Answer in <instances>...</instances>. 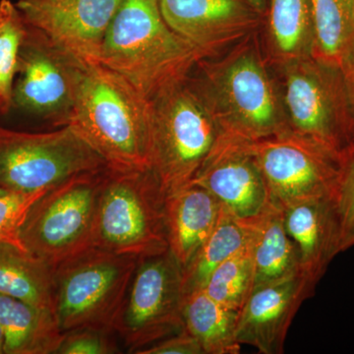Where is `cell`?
Segmentation results:
<instances>
[{
    "label": "cell",
    "mask_w": 354,
    "mask_h": 354,
    "mask_svg": "<svg viewBox=\"0 0 354 354\" xmlns=\"http://www.w3.org/2000/svg\"><path fill=\"white\" fill-rule=\"evenodd\" d=\"M68 125L109 169H151V104L136 88L102 64H77Z\"/></svg>",
    "instance_id": "cell-1"
},
{
    "label": "cell",
    "mask_w": 354,
    "mask_h": 354,
    "mask_svg": "<svg viewBox=\"0 0 354 354\" xmlns=\"http://www.w3.org/2000/svg\"><path fill=\"white\" fill-rule=\"evenodd\" d=\"M204 55L167 24L158 0H121L102 41L99 64L150 101L186 77Z\"/></svg>",
    "instance_id": "cell-2"
},
{
    "label": "cell",
    "mask_w": 354,
    "mask_h": 354,
    "mask_svg": "<svg viewBox=\"0 0 354 354\" xmlns=\"http://www.w3.org/2000/svg\"><path fill=\"white\" fill-rule=\"evenodd\" d=\"M151 169L165 197L196 178L225 131L205 91L186 77L150 100Z\"/></svg>",
    "instance_id": "cell-3"
},
{
    "label": "cell",
    "mask_w": 354,
    "mask_h": 354,
    "mask_svg": "<svg viewBox=\"0 0 354 354\" xmlns=\"http://www.w3.org/2000/svg\"><path fill=\"white\" fill-rule=\"evenodd\" d=\"M138 262L91 247L53 268L55 313L64 333L115 332Z\"/></svg>",
    "instance_id": "cell-4"
},
{
    "label": "cell",
    "mask_w": 354,
    "mask_h": 354,
    "mask_svg": "<svg viewBox=\"0 0 354 354\" xmlns=\"http://www.w3.org/2000/svg\"><path fill=\"white\" fill-rule=\"evenodd\" d=\"M93 246L139 261L169 251L165 195L150 169H109L97 206Z\"/></svg>",
    "instance_id": "cell-5"
},
{
    "label": "cell",
    "mask_w": 354,
    "mask_h": 354,
    "mask_svg": "<svg viewBox=\"0 0 354 354\" xmlns=\"http://www.w3.org/2000/svg\"><path fill=\"white\" fill-rule=\"evenodd\" d=\"M109 167L69 177L32 205L20 230L26 250L55 268L93 246Z\"/></svg>",
    "instance_id": "cell-6"
},
{
    "label": "cell",
    "mask_w": 354,
    "mask_h": 354,
    "mask_svg": "<svg viewBox=\"0 0 354 354\" xmlns=\"http://www.w3.org/2000/svg\"><path fill=\"white\" fill-rule=\"evenodd\" d=\"M286 73L288 129L339 155L354 141V118L339 67L306 57Z\"/></svg>",
    "instance_id": "cell-7"
},
{
    "label": "cell",
    "mask_w": 354,
    "mask_h": 354,
    "mask_svg": "<svg viewBox=\"0 0 354 354\" xmlns=\"http://www.w3.org/2000/svg\"><path fill=\"white\" fill-rule=\"evenodd\" d=\"M104 167L102 158L68 125L44 133L0 127V188L8 192L51 188L69 177Z\"/></svg>",
    "instance_id": "cell-8"
},
{
    "label": "cell",
    "mask_w": 354,
    "mask_h": 354,
    "mask_svg": "<svg viewBox=\"0 0 354 354\" xmlns=\"http://www.w3.org/2000/svg\"><path fill=\"white\" fill-rule=\"evenodd\" d=\"M205 93L225 134L252 142L288 129L264 65L251 50L216 70Z\"/></svg>",
    "instance_id": "cell-9"
},
{
    "label": "cell",
    "mask_w": 354,
    "mask_h": 354,
    "mask_svg": "<svg viewBox=\"0 0 354 354\" xmlns=\"http://www.w3.org/2000/svg\"><path fill=\"white\" fill-rule=\"evenodd\" d=\"M183 269L169 251L139 261L115 333L139 353L185 330Z\"/></svg>",
    "instance_id": "cell-10"
},
{
    "label": "cell",
    "mask_w": 354,
    "mask_h": 354,
    "mask_svg": "<svg viewBox=\"0 0 354 354\" xmlns=\"http://www.w3.org/2000/svg\"><path fill=\"white\" fill-rule=\"evenodd\" d=\"M270 198L281 209L298 203L332 198L339 155L290 129L250 141Z\"/></svg>",
    "instance_id": "cell-11"
},
{
    "label": "cell",
    "mask_w": 354,
    "mask_h": 354,
    "mask_svg": "<svg viewBox=\"0 0 354 354\" xmlns=\"http://www.w3.org/2000/svg\"><path fill=\"white\" fill-rule=\"evenodd\" d=\"M121 0H19L26 24L80 64H99L102 41Z\"/></svg>",
    "instance_id": "cell-12"
},
{
    "label": "cell",
    "mask_w": 354,
    "mask_h": 354,
    "mask_svg": "<svg viewBox=\"0 0 354 354\" xmlns=\"http://www.w3.org/2000/svg\"><path fill=\"white\" fill-rule=\"evenodd\" d=\"M191 184L208 190L223 209L241 220L259 215L272 202L250 141L225 133Z\"/></svg>",
    "instance_id": "cell-13"
},
{
    "label": "cell",
    "mask_w": 354,
    "mask_h": 354,
    "mask_svg": "<svg viewBox=\"0 0 354 354\" xmlns=\"http://www.w3.org/2000/svg\"><path fill=\"white\" fill-rule=\"evenodd\" d=\"M315 290L301 272L254 288L239 313L237 342L262 354L283 353L293 318Z\"/></svg>",
    "instance_id": "cell-14"
},
{
    "label": "cell",
    "mask_w": 354,
    "mask_h": 354,
    "mask_svg": "<svg viewBox=\"0 0 354 354\" xmlns=\"http://www.w3.org/2000/svg\"><path fill=\"white\" fill-rule=\"evenodd\" d=\"M167 24L206 53L241 38L259 13L245 0H158Z\"/></svg>",
    "instance_id": "cell-15"
},
{
    "label": "cell",
    "mask_w": 354,
    "mask_h": 354,
    "mask_svg": "<svg viewBox=\"0 0 354 354\" xmlns=\"http://www.w3.org/2000/svg\"><path fill=\"white\" fill-rule=\"evenodd\" d=\"M60 57V51L57 55L31 43L26 32L17 71L19 78L13 86L12 104L44 118L65 113V120L73 102L78 64L74 62L68 68V64Z\"/></svg>",
    "instance_id": "cell-16"
},
{
    "label": "cell",
    "mask_w": 354,
    "mask_h": 354,
    "mask_svg": "<svg viewBox=\"0 0 354 354\" xmlns=\"http://www.w3.org/2000/svg\"><path fill=\"white\" fill-rule=\"evenodd\" d=\"M283 211L286 230L297 245L300 272L316 286L342 252L344 239L334 203L329 197L319 198Z\"/></svg>",
    "instance_id": "cell-17"
},
{
    "label": "cell",
    "mask_w": 354,
    "mask_h": 354,
    "mask_svg": "<svg viewBox=\"0 0 354 354\" xmlns=\"http://www.w3.org/2000/svg\"><path fill=\"white\" fill-rule=\"evenodd\" d=\"M221 203L198 184L165 197L169 251L184 269L218 225Z\"/></svg>",
    "instance_id": "cell-18"
},
{
    "label": "cell",
    "mask_w": 354,
    "mask_h": 354,
    "mask_svg": "<svg viewBox=\"0 0 354 354\" xmlns=\"http://www.w3.org/2000/svg\"><path fill=\"white\" fill-rule=\"evenodd\" d=\"M249 221L253 230V290L299 274V256L286 230L283 209L271 202L262 213Z\"/></svg>",
    "instance_id": "cell-19"
},
{
    "label": "cell",
    "mask_w": 354,
    "mask_h": 354,
    "mask_svg": "<svg viewBox=\"0 0 354 354\" xmlns=\"http://www.w3.org/2000/svg\"><path fill=\"white\" fill-rule=\"evenodd\" d=\"M3 353H57L65 337L55 312L0 293Z\"/></svg>",
    "instance_id": "cell-20"
},
{
    "label": "cell",
    "mask_w": 354,
    "mask_h": 354,
    "mask_svg": "<svg viewBox=\"0 0 354 354\" xmlns=\"http://www.w3.org/2000/svg\"><path fill=\"white\" fill-rule=\"evenodd\" d=\"M0 293L55 312L53 267L25 249L0 242Z\"/></svg>",
    "instance_id": "cell-21"
},
{
    "label": "cell",
    "mask_w": 354,
    "mask_h": 354,
    "mask_svg": "<svg viewBox=\"0 0 354 354\" xmlns=\"http://www.w3.org/2000/svg\"><path fill=\"white\" fill-rule=\"evenodd\" d=\"M241 311L228 308L209 297L204 290L184 297V327L201 344L204 354H239L237 323Z\"/></svg>",
    "instance_id": "cell-22"
},
{
    "label": "cell",
    "mask_w": 354,
    "mask_h": 354,
    "mask_svg": "<svg viewBox=\"0 0 354 354\" xmlns=\"http://www.w3.org/2000/svg\"><path fill=\"white\" fill-rule=\"evenodd\" d=\"M252 232L249 218H235L221 207L215 230L183 269L184 297L203 290L214 270L250 242Z\"/></svg>",
    "instance_id": "cell-23"
},
{
    "label": "cell",
    "mask_w": 354,
    "mask_h": 354,
    "mask_svg": "<svg viewBox=\"0 0 354 354\" xmlns=\"http://www.w3.org/2000/svg\"><path fill=\"white\" fill-rule=\"evenodd\" d=\"M313 43L311 57L339 67L354 44V0H310Z\"/></svg>",
    "instance_id": "cell-24"
},
{
    "label": "cell",
    "mask_w": 354,
    "mask_h": 354,
    "mask_svg": "<svg viewBox=\"0 0 354 354\" xmlns=\"http://www.w3.org/2000/svg\"><path fill=\"white\" fill-rule=\"evenodd\" d=\"M270 32L274 48L288 62L311 57V1L270 0Z\"/></svg>",
    "instance_id": "cell-25"
},
{
    "label": "cell",
    "mask_w": 354,
    "mask_h": 354,
    "mask_svg": "<svg viewBox=\"0 0 354 354\" xmlns=\"http://www.w3.org/2000/svg\"><path fill=\"white\" fill-rule=\"evenodd\" d=\"M253 288L254 267L250 241L214 270L203 290L218 304L241 311Z\"/></svg>",
    "instance_id": "cell-26"
},
{
    "label": "cell",
    "mask_w": 354,
    "mask_h": 354,
    "mask_svg": "<svg viewBox=\"0 0 354 354\" xmlns=\"http://www.w3.org/2000/svg\"><path fill=\"white\" fill-rule=\"evenodd\" d=\"M27 25L16 4L0 1V113L12 104L14 77L19 66Z\"/></svg>",
    "instance_id": "cell-27"
},
{
    "label": "cell",
    "mask_w": 354,
    "mask_h": 354,
    "mask_svg": "<svg viewBox=\"0 0 354 354\" xmlns=\"http://www.w3.org/2000/svg\"><path fill=\"white\" fill-rule=\"evenodd\" d=\"M341 223L342 248L354 230V141L339 155V174L332 198Z\"/></svg>",
    "instance_id": "cell-28"
},
{
    "label": "cell",
    "mask_w": 354,
    "mask_h": 354,
    "mask_svg": "<svg viewBox=\"0 0 354 354\" xmlns=\"http://www.w3.org/2000/svg\"><path fill=\"white\" fill-rule=\"evenodd\" d=\"M50 189L46 188L32 193L10 192L0 196V242L25 249L20 241L21 227L32 205Z\"/></svg>",
    "instance_id": "cell-29"
},
{
    "label": "cell",
    "mask_w": 354,
    "mask_h": 354,
    "mask_svg": "<svg viewBox=\"0 0 354 354\" xmlns=\"http://www.w3.org/2000/svg\"><path fill=\"white\" fill-rule=\"evenodd\" d=\"M109 333L95 330H77L65 333L57 353L109 354L118 353Z\"/></svg>",
    "instance_id": "cell-30"
},
{
    "label": "cell",
    "mask_w": 354,
    "mask_h": 354,
    "mask_svg": "<svg viewBox=\"0 0 354 354\" xmlns=\"http://www.w3.org/2000/svg\"><path fill=\"white\" fill-rule=\"evenodd\" d=\"M139 354H204L200 342L184 330L149 346Z\"/></svg>",
    "instance_id": "cell-31"
},
{
    "label": "cell",
    "mask_w": 354,
    "mask_h": 354,
    "mask_svg": "<svg viewBox=\"0 0 354 354\" xmlns=\"http://www.w3.org/2000/svg\"><path fill=\"white\" fill-rule=\"evenodd\" d=\"M339 68L354 118V44L342 58Z\"/></svg>",
    "instance_id": "cell-32"
},
{
    "label": "cell",
    "mask_w": 354,
    "mask_h": 354,
    "mask_svg": "<svg viewBox=\"0 0 354 354\" xmlns=\"http://www.w3.org/2000/svg\"><path fill=\"white\" fill-rule=\"evenodd\" d=\"M245 1L252 7L256 12L259 14L265 12L266 8H267L268 0H245Z\"/></svg>",
    "instance_id": "cell-33"
},
{
    "label": "cell",
    "mask_w": 354,
    "mask_h": 354,
    "mask_svg": "<svg viewBox=\"0 0 354 354\" xmlns=\"http://www.w3.org/2000/svg\"><path fill=\"white\" fill-rule=\"evenodd\" d=\"M353 246H354V230L353 234L349 235L348 239H346V242H344V248H342V252H344V251L348 250V249L351 248Z\"/></svg>",
    "instance_id": "cell-34"
},
{
    "label": "cell",
    "mask_w": 354,
    "mask_h": 354,
    "mask_svg": "<svg viewBox=\"0 0 354 354\" xmlns=\"http://www.w3.org/2000/svg\"><path fill=\"white\" fill-rule=\"evenodd\" d=\"M3 332H2L1 326H0V354L3 353Z\"/></svg>",
    "instance_id": "cell-35"
},
{
    "label": "cell",
    "mask_w": 354,
    "mask_h": 354,
    "mask_svg": "<svg viewBox=\"0 0 354 354\" xmlns=\"http://www.w3.org/2000/svg\"><path fill=\"white\" fill-rule=\"evenodd\" d=\"M7 193H10V192H8V191H6V190L2 189V188H0V196H3V195L7 194Z\"/></svg>",
    "instance_id": "cell-36"
}]
</instances>
